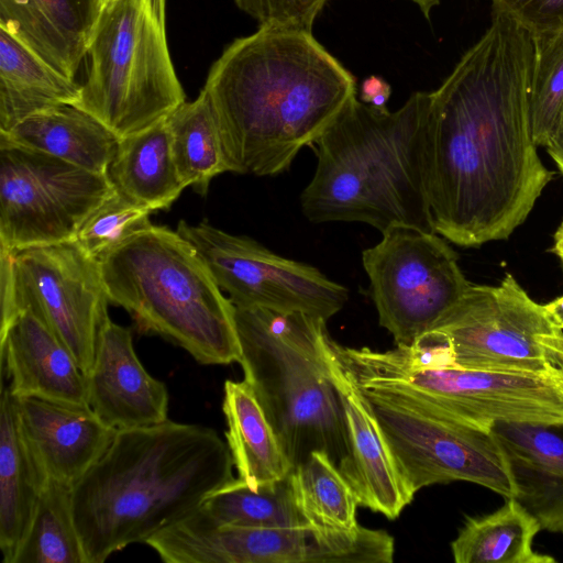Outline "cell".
I'll return each mask as SVG.
<instances>
[{
  "instance_id": "cell-10",
  "label": "cell",
  "mask_w": 563,
  "mask_h": 563,
  "mask_svg": "<svg viewBox=\"0 0 563 563\" xmlns=\"http://www.w3.org/2000/svg\"><path fill=\"white\" fill-rule=\"evenodd\" d=\"M108 303L100 263L75 240L1 251V328L29 309L69 350L86 376Z\"/></svg>"
},
{
  "instance_id": "cell-7",
  "label": "cell",
  "mask_w": 563,
  "mask_h": 563,
  "mask_svg": "<svg viewBox=\"0 0 563 563\" xmlns=\"http://www.w3.org/2000/svg\"><path fill=\"white\" fill-rule=\"evenodd\" d=\"M342 364L366 389L407 394L489 430L496 421L563 422V369L515 373L460 367L449 340L429 331L388 351L335 344Z\"/></svg>"
},
{
  "instance_id": "cell-32",
  "label": "cell",
  "mask_w": 563,
  "mask_h": 563,
  "mask_svg": "<svg viewBox=\"0 0 563 563\" xmlns=\"http://www.w3.org/2000/svg\"><path fill=\"white\" fill-rule=\"evenodd\" d=\"M534 67L529 107L532 137L545 146L563 109V32L533 37Z\"/></svg>"
},
{
  "instance_id": "cell-39",
  "label": "cell",
  "mask_w": 563,
  "mask_h": 563,
  "mask_svg": "<svg viewBox=\"0 0 563 563\" xmlns=\"http://www.w3.org/2000/svg\"><path fill=\"white\" fill-rule=\"evenodd\" d=\"M553 240L554 243L550 251L558 255L560 258H563V221L556 229Z\"/></svg>"
},
{
  "instance_id": "cell-43",
  "label": "cell",
  "mask_w": 563,
  "mask_h": 563,
  "mask_svg": "<svg viewBox=\"0 0 563 563\" xmlns=\"http://www.w3.org/2000/svg\"><path fill=\"white\" fill-rule=\"evenodd\" d=\"M107 1H109V0H103V2H107Z\"/></svg>"
},
{
  "instance_id": "cell-24",
  "label": "cell",
  "mask_w": 563,
  "mask_h": 563,
  "mask_svg": "<svg viewBox=\"0 0 563 563\" xmlns=\"http://www.w3.org/2000/svg\"><path fill=\"white\" fill-rule=\"evenodd\" d=\"M111 186L133 203L166 210L186 188L177 173L165 119L121 137L108 167Z\"/></svg>"
},
{
  "instance_id": "cell-19",
  "label": "cell",
  "mask_w": 563,
  "mask_h": 563,
  "mask_svg": "<svg viewBox=\"0 0 563 563\" xmlns=\"http://www.w3.org/2000/svg\"><path fill=\"white\" fill-rule=\"evenodd\" d=\"M514 496L541 530L563 533V422L496 421L489 427Z\"/></svg>"
},
{
  "instance_id": "cell-9",
  "label": "cell",
  "mask_w": 563,
  "mask_h": 563,
  "mask_svg": "<svg viewBox=\"0 0 563 563\" xmlns=\"http://www.w3.org/2000/svg\"><path fill=\"white\" fill-rule=\"evenodd\" d=\"M361 390L412 495L430 485L465 481L512 498L509 475L489 430L401 391Z\"/></svg>"
},
{
  "instance_id": "cell-12",
  "label": "cell",
  "mask_w": 563,
  "mask_h": 563,
  "mask_svg": "<svg viewBox=\"0 0 563 563\" xmlns=\"http://www.w3.org/2000/svg\"><path fill=\"white\" fill-rule=\"evenodd\" d=\"M151 545L166 563H390L395 551L394 538L380 529L241 528L209 523L196 512Z\"/></svg>"
},
{
  "instance_id": "cell-6",
  "label": "cell",
  "mask_w": 563,
  "mask_h": 563,
  "mask_svg": "<svg viewBox=\"0 0 563 563\" xmlns=\"http://www.w3.org/2000/svg\"><path fill=\"white\" fill-rule=\"evenodd\" d=\"M109 303L205 365L241 360L235 307L177 231L151 225L100 262Z\"/></svg>"
},
{
  "instance_id": "cell-2",
  "label": "cell",
  "mask_w": 563,
  "mask_h": 563,
  "mask_svg": "<svg viewBox=\"0 0 563 563\" xmlns=\"http://www.w3.org/2000/svg\"><path fill=\"white\" fill-rule=\"evenodd\" d=\"M202 90L230 172L276 176L356 95V79L312 31L267 24L224 48Z\"/></svg>"
},
{
  "instance_id": "cell-3",
  "label": "cell",
  "mask_w": 563,
  "mask_h": 563,
  "mask_svg": "<svg viewBox=\"0 0 563 563\" xmlns=\"http://www.w3.org/2000/svg\"><path fill=\"white\" fill-rule=\"evenodd\" d=\"M228 444L214 429L175 422L118 430L103 454L71 487L86 563L184 520L233 476Z\"/></svg>"
},
{
  "instance_id": "cell-29",
  "label": "cell",
  "mask_w": 563,
  "mask_h": 563,
  "mask_svg": "<svg viewBox=\"0 0 563 563\" xmlns=\"http://www.w3.org/2000/svg\"><path fill=\"white\" fill-rule=\"evenodd\" d=\"M173 159L179 178L205 196L210 181L230 172L219 124L211 102L201 89L166 118Z\"/></svg>"
},
{
  "instance_id": "cell-18",
  "label": "cell",
  "mask_w": 563,
  "mask_h": 563,
  "mask_svg": "<svg viewBox=\"0 0 563 563\" xmlns=\"http://www.w3.org/2000/svg\"><path fill=\"white\" fill-rule=\"evenodd\" d=\"M332 341L331 373L347 435L349 454L339 466L358 506L394 520L413 496L405 484L363 391L339 360Z\"/></svg>"
},
{
  "instance_id": "cell-26",
  "label": "cell",
  "mask_w": 563,
  "mask_h": 563,
  "mask_svg": "<svg viewBox=\"0 0 563 563\" xmlns=\"http://www.w3.org/2000/svg\"><path fill=\"white\" fill-rule=\"evenodd\" d=\"M222 410L225 442L239 478L257 488L292 471L274 428L245 380H225Z\"/></svg>"
},
{
  "instance_id": "cell-41",
  "label": "cell",
  "mask_w": 563,
  "mask_h": 563,
  "mask_svg": "<svg viewBox=\"0 0 563 563\" xmlns=\"http://www.w3.org/2000/svg\"><path fill=\"white\" fill-rule=\"evenodd\" d=\"M234 1H235L236 5H238L239 8H241V5L243 4V1H244V0H234Z\"/></svg>"
},
{
  "instance_id": "cell-14",
  "label": "cell",
  "mask_w": 563,
  "mask_h": 563,
  "mask_svg": "<svg viewBox=\"0 0 563 563\" xmlns=\"http://www.w3.org/2000/svg\"><path fill=\"white\" fill-rule=\"evenodd\" d=\"M111 189L107 175L0 141L1 251L75 240Z\"/></svg>"
},
{
  "instance_id": "cell-30",
  "label": "cell",
  "mask_w": 563,
  "mask_h": 563,
  "mask_svg": "<svg viewBox=\"0 0 563 563\" xmlns=\"http://www.w3.org/2000/svg\"><path fill=\"white\" fill-rule=\"evenodd\" d=\"M291 481L298 505L310 525L345 533L361 529L356 496L325 452H311L292 468Z\"/></svg>"
},
{
  "instance_id": "cell-42",
  "label": "cell",
  "mask_w": 563,
  "mask_h": 563,
  "mask_svg": "<svg viewBox=\"0 0 563 563\" xmlns=\"http://www.w3.org/2000/svg\"><path fill=\"white\" fill-rule=\"evenodd\" d=\"M561 260V265H562V271H563V258H560Z\"/></svg>"
},
{
  "instance_id": "cell-15",
  "label": "cell",
  "mask_w": 563,
  "mask_h": 563,
  "mask_svg": "<svg viewBox=\"0 0 563 563\" xmlns=\"http://www.w3.org/2000/svg\"><path fill=\"white\" fill-rule=\"evenodd\" d=\"M216 284L234 307L300 311L328 320L349 299V290L316 267L279 256L255 240L212 227L179 221Z\"/></svg>"
},
{
  "instance_id": "cell-13",
  "label": "cell",
  "mask_w": 563,
  "mask_h": 563,
  "mask_svg": "<svg viewBox=\"0 0 563 563\" xmlns=\"http://www.w3.org/2000/svg\"><path fill=\"white\" fill-rule=\"evenodd\" d=\"M362 253L379 324L411 345L462 297L470 282L435 232L397 225Z\"/></svg>"
},
{
  "instance_id": "cell-11",
  "label": "cell",
  "mask_w": 563,
  "mask_h": 563,
  "mask_svg": "<svg viewBox=\"0 0 563 563\" xmlns=\"http://www.w3.org/2000/svg\"><path fill=\"white\" fill-rule=\"evenodd\" d=\"M431 330L446 336L463 368L563 369V329L510 273L497 286L470 284Z\"/></svg>"
},
{
  "instance_id": "cell-8",
  "label": "cell",
  "mask_w": 563,
  "mask_h": 563,
  "mask_svg": "<svg viewBox=\"0 0 563 563\" xmlns=\"http://www.w3.org/2000/svg\"><path fill=\"white\" fill-rule=\"evenodd\" d=\"M167 0H109L91 35L75 104L120 139L164 120L186 101L166 33Z\"/></svg>"
},
{
  "instance_id": "cell-31",
  "label": "cell",
  "mask_w": 563,
  "mask_h": 563,
  "mask_svg": "<svg viewBox=\"0 0 563 563\" xmlns=\"http://www.w3.org/2000/svg\"><path fill=\"white\" fill-rule=\"evenodd\" d=\"M14 563H86L74 520L71 487L46 481Z\"/></svg>"
},
{
  "instance_id": "cell-20",
  "label": "cell",
  "mask_w": 563,
  "mask_h": 563,
  "mask_svg": "<svg viewBox=\"0 0 563 563\" xmlns=\"http://www.w3.org/2000/svg\"><path fill=\"white\" fill-rule=\"evenodd\" d=\"M0 350L13 397L88 405L86 375L69 350L29 309L1 328Z\"/></svg>"
},
{
  "instance_id": "cell-22",
  "label": "cell",
  "mask_w": 563,
  "mask_h": 563,
  "mask_svg": "<svg viewBox=\"0 0 563 563\" xmlns=\"http://www.w3.org/2000/svg\"><path fill=\"white\" fill-rule=\"evenodd\" d=\"M120 137L89 112L60 104L30 115L0 141L38 151L91 173L107 175Z\"/></svg>"
},
{
  "instance_id": "cell-35",
  "label": "cell",
  "mask_w": 563,
  "mask_h": 563,
  "mask_svg": "<svg viewBox=\"0 0 563 563\" xmlns=\"http://www.w3.org/2000/svg\"><path fill=\"white\" fill-rule=\"evenodd\" d=\"M494 11L504 13L532 37L563 32V0H492Z\"/></svg>"
},
{
  "instance_id": "cell-21",
  "label": "cell",
  "mask_w": 563,
  "mask_h": 563,
  "mask_svg": "<svg viewBox=\"0 0 563 563\" xmlns=\"http://www.w3.org/2000/svg\"><path fill=\"white\" fill-rule=\"evenodd\" d=\"M103 0H0V29L75 79Z\"/></svg>"
},
{
  "instance_id": "cell-23",
  "label": "cell",
  "mask_w": 563,
  "mask_h": 563,
  "mask_svg": "<svg viewBox=\"0 0 563 563\" xmlns=\"http://www.w3.org/2000/svg\"><path fill=\"white\" fill-rule=\"evenodd\" d=\"M45 483L20 437L13 396L3 387L0 402V550L3 563H14Z\"/></svg>"
},
{
  "instance_id": "cell-33",
  "label": "cell",
  "mask_w": 563,
  "mask_h": 563,
  "mask_svg": "<svg viewBox=\"0 0 563 563\" xmlns=\"http://www.w3.org/2000/svg\"><path fill=\"white\" fill-rule=\"evenodd\" d=\"M153 211L140 207L113 187L79 227L75 241L100 262L131 236L151 227Z\"/></svg>"
},
{
  "instance_id": "cell-1",
  "label": "cell",
  "mask_w": 563,
  "mask_h": 563,
  "mask_svg": "<svg viewBox=\"0 0 563 563\" xmlns=\"http://www.w3.org/2000/svg\"><path fill=\"white\" fill-rule=\"evenodd\" d=\"M534 38L493 20L432 93L429 201L435 233L463 247L505 240L553 178L532 137Z\"/></svg>"
},
{
  "instance_id": "cell-17",
  "label": "cell",
  "mask_w": 563,
  "mask_h": 563,
  "mask_svg": "<svg viewBox=\"0 0 563 563\" xmlns=\"http://www.w3.org/2000/svg\"><path fill=\"white\" fill-rule=\"evenodd\" d=\"M89 407L110 428L147 427L168 419V391L139 360L128 328L107 313L99 327L92 366L86 376Z\"/></svg>"
},
{
  "instance_id": "cell-40",
  "label": "cell",
  "mask_w": 563,
  "mask_h": 563,
  "mask_svg": "<svg viewBox=\"0 0 563 563\" xmlns=\"http://www.w3.org/2000/svg\"><path fill=\"white\" fill-rule=\"evenodd\" d=\"M418 5L424 18L429 19L431 10L437 7L440 0H410Z\"/></svg>"
},
{
  "instance_id": "cell-25",
  "label": "cell",
  "mask_w": 563,
  "mask_h": 563,
  "mask_svg": "<svg viewBox=\"0 0 563 563\" xmlns=\"http://www.w3.org/2000/svg\"><path fill=\"white\" fill-rule=\"evenodd\" d=\"M81 85L0 29V132L60 104H76Z\"/></svg>"
},
{
  "instance_id": "cell-37",
  "label": "cell",
  "mask_w": 563,
  "mask_h": 563,
  "mask_svg": "<svg viewBox=\"0 0 563 563\" xmlns=\"http://www.w3.org/2000/svg\"><path fill=\"white\" fill-rule=\"evenodd\" d=\"M544 147H547L549 155L563 174V109L554 131Z\"/></svg>"
},
{
  "instance_id": "cell-27",
  "label": "cell",
  "mask_w": 563,
  "mask_h": 563,
  "mask_svg": "<svg viewBox=\"0 0 563 563\" xmlns=\"http://www.w3.org/2000/svg\"><path fill=\"white\" fill-rule=\"evenodd\" d=\"M541 526L515 498H506L496 511L467 518L451 542L456 563H553L536 552L532 541Z\"/></svg>"
},
{
  "instance_id": "cell-5",
  "label": "cell",
  "mask_w": 563,
  "mask_h": 563,
  "mask_svg": "<svg viewBox=\"0 0 563 563\" xmlns=\"http://www.w3.org/2000/svg\"><path fill=\"white\" fill-rule=\"evenodd\" d=\"M244 380L254 390L292 468L313 451L339 467L347 435L331 373L327 320L300 311L235 307Z\"/></svg>"
},
{
  "instance_id": "cell-38",
  "label": "cell",
  "mask_w": 563,
  "mask_h": 563,
  "mask_svg": "<svg viewBox=\"0 0 563 563\" xmlns=\"http://www.w3.org/2000/svg\"><path fill=\"white\" fill-rule=\"evenodd\" d=\"M544 307L563 329V295L545 303Z\"/></svg>"
},
{
  "instance_id": "cell-28",
  "label": "cell",
  "mask_w": 563,
  "mask_h": 563,
  "mask_svg": "<svg viewBox=\"0 0 563 563\" xmlns=\"http://www.w3.org/2000/svg\"><path fill=\"white\" fill-rule=\"evenodd\" d=\"M195 512L217 526L288 528L310 525L298 505L291 472L257 488L234 477L208 494Z\"/></svg>"
},
{
  "instance_id": "cell-36",
  "label": "cell",
  "mask_w": 563,
  "mask_h": 563,
  "mask_svg": "<svg viewBox=\"0 0 563 563\" xmlns=\"http://www.w3.org/2000/svg\"><path fill=\"white\" fill-rule=\"evenodd\" d=\"M391 95L390 85L382 77L372 75L366 77L360 88V100L376 108H386Z\"/></svg>"
},
{
  "instance_id": "cell-4",
  "label": "cell",
  "mask_w": 563,
  "mask_h": 563,
  "mask_svg": "<svg viewBox=\"0 0 563 563\" xmlns=\"http://www.w3.org/2000/svg\"><path fill=\"white\" fill-rule=\"evenodd\" d=\"M431 100V92L416 91L389 111L353 96L312 144L317 167L301 194L306 218L362 222L382 233L397 225L435 232L428 177Z\"/></svg>"
},
{
  "instance_id": "cell-16",
  "label": "cell",
  "mask_w": 563,
  "mask_h": 563,
  "mask_svg": "<svg viewBox=\"0 0 563 563\" xmlns=\"http://www.w3.org/2000/svg\"><path fill=\"white\" fill-rule=\"evenodd\" d=\"M13 399L22 442L46 481L73 487L117 432L89 405L33 396Z\"/></svg>"
},
{
  "instance_id": "cell-34",
  "label": "cell",
  "mask_w": 563,
  "mask_h": 563,
  "mask_svg": "<svg viewBox=\"0 0 563 563\" xmlns=\"http://www.w3.org/2000/svg\"><path fill=\"white\" fill-rule=\"evenodd\" d=\"M328 0H244L241 10L260 25H282L312 31Z\"/></svg>"
}]
</instances>
